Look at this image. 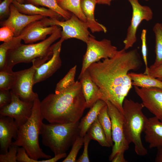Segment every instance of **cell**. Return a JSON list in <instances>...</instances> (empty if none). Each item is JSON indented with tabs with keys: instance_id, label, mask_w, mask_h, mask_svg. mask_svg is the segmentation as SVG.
Here are the masks:
<instances>
[{
	"instance_id": "1",
	"label": "cell",
	"mask_w": 162,
	"mask_h": 162,
	"mask_svg": "<svg viewBox=\"0 0 162 162\" xmlns=\"http://www.w3.org/2000/svg\"><path fill=\"white\" fill-rule=\"evenodd\" d=\"M126 50H118L113 57L93 63L87 69L102 94V100L110 101L123 115V102L133 86L128 74L142 65L136 49Z\"/></svg>"
},
{
	"instance_id": "2",
	"label": "cell",
	"mask_w": 162,
	"mask_h": 162,
	"mask_svg": "<svg viewBox=\"0 0 162 162\" xmlns=\"http://www.w3.org/2000/svg\"><path fill=\"white\" fill-rule=\"evenodd\" d=\"M86 108V100L78 81L58 93L48 95L40 103L42 116L50 123L76 122Z\"/></svg>"
},
{
	"instance_id": "3",
	"label": "cell",
	"mask_w": 162,
	"mask_h": 162,
	"mask_svg": "<svg viewBox=\"0 0 162 162\" xmlns=\"http://www.w3.org/2000/svg\"><path fill=\"white\" fill-rule=\"evenodd\" d=\"M61 28L58 26L47 38L36 43L23 44L21 43L7 53L5 68L12 69L20 63L32 62L38 67L49 60L53 54L52 45L61 37Z\"/></svg>"
},
{
	"instance_id": "4",
	"label": "cell",
	"mask_w": 162,
	"mask_h": 162,
	"mask_svg": "<svg viewBox=\"0 0 162 162\" xmlns=\"http://www.w3.org/2000/svg\"><path fill=\"white\" fill-rule=\"evenodd\" d=\"M38 97L34 101L32 113L28 121L19 126L15 141L12 143L23 147L29 157L38 160L40 158L49 159L50 155L45 153L40 147L39 135L44 118L40 110Z\"/></svg>"
},
{
	"instance_id": "5",
	"label": "cell",
	"mask_w": 162,
	"mask_h": 162,
	"mask_svg": "<svg viewBox=\"0 0 162 162\" xmlns=\"http://www.w3.org/2000/svg\"><path fill=\"white\" fill-rule=\"evenodd\" d=\"M123 107L126 139L129 144H134L135 151L137 155L145 156L147 154V150L143 145L141 135L145 129L148 118L143 112L144 107L142 103L125 98Z\"/></svg>"
},
{
	"instance_id": "6",
	"label": "cell",
	"mask_w": 162,
	"mask_h": 162,
	"mask_svg": "<svg viewBox=\"0 0 162 162\" xmlns=\"http://www.w3.org/2000/svg\"><path fill=\"white\" fill-rule=\"evenodd\" d=\"M79 124L43 123L40 131L43 144L55 155L66 153L80 135Z\"/></svg>"
},
{
	"instance_id": "7",
	"label": "cell",
	"mask_w": 162,
	"mask_h": 162,
	"mask_svg": "<svg viewBox=\"0 0 162 162\" xmlns=\"http://www.w3.org/2000/svg\"><path fill=\"white\" fill-rule=\"evenodd\" d=\"M86 44V50L83 56L79 75L82 74L93 63L102 58H111L118 51L117 48L112 45L110 40L104 38L101 40H98L92 35Z\"/></svg>"
},
{
	"instance_id": "8",
	"label": "cell",
	"mask_w": 162,
	"mask_h": 162,
	"mask_svg": "<svg viewBox=\"0 0 162 162\" xmlns=\"http://www.w3.org/2000/svg\"><path fill=\"white\" fill-rule=\"evenodd\" d=\"M105 101L106 104L112 124V136L113 144L109 158V160L111 161L117 154H124L129 148L130 144L125 136L123 115L110 101Z\"/></svg>"
},
{
	"instance_id": "9",
	"label": "cell",
	"mask_w": 162,
	"mask_h": 162,
	"mask_svg": "<svg viewBox=\"0 0 162 162\" xmlns=\"http://www.w3.org/2000/svg\"><path fill=\"white\" fill-rule=\"evenodd\" d=\"M51 26L56 25L62 28L61 39L64 41L70 38H76L86 43L92 35L88 30L86 22L72 14L70 18L60 21L56 18H49Z\"/></svg>"
},
{
	"instance_id": "10",
	"label": "cell",
	"mask_w": 162,
	"mask_h": 162,
	"mask_svg": "<svg viewBox=\"0 0 162 162\" xmlns=\"http://www.w3.org/2000/svg\"><path fill=\"white\" fill-rule=\"evenodd\" d=\"M128 0L132 8V14L130 24L123 41V48L126 50L132 47L136 42L137 29L141 22L144 20L147 21L151 20L153 16L152 11L149 6L141 5L138 0Z\"/></svg>"
},
{
	"instance_id": "11",
	"label": "cell",
	"mask_w": 162,
	"mask_h": 162,
	"mask_svg": "<svg viewBox=\"0 0 162 162\" xmlns=\"http://www.w3.org/2000/svg\"><path fill=\"white\" fill-rule=\"evenodd\" d=\"M38 67L33 64L30 68L16 72L15 80L12 90L24 101L34 102L38 97L33 90L34 76L36 68Z\"/></svg>"
},
{
	"instance_id": "12",
	"label": "cell",
	"mask_w": 162,
	"mask_h": 162,
	"mask_svg": "<svg viewBox=\"0 0 162 162\" xmlns=\"http://www.w3.org/2000/svg\"><path fill=\"white\" fill-rule=\"evenodd\" d=\"M11 92V102L0 108V114L13 118L20 126L26 123L31 116L34 102L22 101L12 90Z\"/></svg>"
},
{
	"instance_id": "13",
	"label": "cell",
	"mask_w": 162,
	"mask_h": 162,
	"mask_svg": "<svg viewBox=\"0 0 162 162\" xmlns=\"http://www.w3.org/2000/svg\"><path fill=\"white\" fill-rule=\"evenodd\" d=\"M58 26H51L49 18L43 19L32 22L27 26L18 36L26 44H33L34 42L44 40L46 36L51 34Z\"/></svg>"
},
{
	"instance_id": "14",
	"label": "cell",
	"mask_w": 162,
	"mask_h": 162,
	"mask_svg": "<svg viewBox=\"0 0 162 162\" xmlns=\"http://www.w3.org/2000/svg\"><path fill=\"white\" fill-rule=\"evenodd\" d=\"M144 107L162 122V88H141L134 86Z\"/></svg>"
},
{
	"instance_id": "15",
	"label": "cell",
	"mask_w": 162,
	"mask_h": 162,
	"mask_svg": "<svg viewBox=\"0 0 162 162\" xmlns=\"http://www.w3.org/2000/svg\"><path fill=\"white\" fill-rule=\"evenodd\" d=\"M64 41L60 38L52 45L53 54L51 58L39 67L36 68L34 76V84L42 81L51 76L62 65L60 57L62 43Z\"/></svg>"
},
{
	"instance_id": "16",
	"label": "cell",
	"mask_w": 162,
	"mask_h": 162,
	"mask_svg": "<svg viewBox=\"0 0 162 162\" xmlns=\"http://www.w3.org/2000/svg\"><path fill=\"white\" fill-rule=\"evenodd\" d=\"M10 13L6 19L1 21L0 26H8L15 29L14 37L18 36L22 30L32 22L41 20L44 16L41 15H29L20 12L12 3L10 6Z\"/></svg>"
},
{
	"instance_id": "17",
	"label": "cell",
	"mask_w": 162,
	"mask_h": 162,
	"mask_svg": "<svg viewBox=\"0 0 162 162\" xmlns=\"http://www.w3.org/2000/svg\"><path fill=\"white\" fill-rule=\"evenodd\" d=\"M19 126L12 118L0 115V147L1 154L7 153L12 143V140L16 139Z\"/></svg>"
},
{
	"instance_id": "18",
	"label": "cell",
	"mask_w": 162,
	"mask_h": 162,
	"mask_svg": "<svg viewBox=\"0 0 162 162\" xmlns=\"http://www.w3.org/2000/svg\"><path fill=\"white\" fill-rule=\"evenodd\" d=\"M78 79L86 100V108H91L98 100H102V94L92 80L88 69L79 75Z\"/></svg>"
},
{
	"instance_id": "19",
	"label": "cell",
	"mask_w": 162,
	"mask_h": 162,
	"mask_svg": "<svg viewBox=\"0 0 162 162\" xmlns=\"http://www.w3.org/2000/svg\"><path fill=\"white\" fill-rule=\"evenodd\" d=\"M144 132L150 148L162 146V122L155 116L148 118Z\"/></svg>"
},
{
	"instance_id": "20",
	"label": "cell",
	"mask_w": 162,
	"mask_h": 162,
	"mask_svg": "<svg viewBox=\"0 0 162 162\" xmlns=\"http://www.w3.org/2000/svg\"><path fill=\"white\" fill-rule=\"evenodd\" d=\"M95 0H80V6L82 12L85 16L89 29L93 33L102 32L106 33V28L97 22L94 16L96 4Z\"/></svg>"
},
{
	"instance_id": "21",
	"label": "cell",
	"mask_w": 162,
	"mask_h": 162,
	"mask_svg": "<svg viewBox=\"0 0 162 162\" xmlns=\"http://www.w3.org/2000/svg\"><path fill=\"white\" fill-rule=\"evenodd\" d=\"M12 3L18 11L25 14L29 15H41L51 18L58 19L62 16L52 10L44 7H40L30 3L20 4L16 0H13Z\"/></svg>"
},
{
	"instance_id": "22",
	"label": "cell",
	"mask_w": 162,
	"mask_h": 162,
	"mask_svg": "<svg viewBox=\"0 0 162 162\" xmlns=\"http://www.w3.org/2000/svg\"><path fill=\"white\" fill-rule=\"evenodd\" d=\"M106 105V104L105 101L99 99L90 108L86 115L79 122L80 136L83 137L85 135L90 126L98 118L101 110Z\"/></svg>"
},
{
	"instance_id": "23",
	"label": "cell",
	"mask_w": 162,
	"mask_h": 162,
	"mask_svg": "<svg viewBox=\"0 0 162 162\" xmlns=\"http://www.w3.org/2000/svg\"><path fill=\"white\" fill-rule=\"evenodd\" d=\"M128 75L132 81V86L141 88H162V81L144 73L128 72Z\"/></svg>"
},
{
	"instance_id": "24",
	"label": "cell",
	"mask_w": 162,
	"mask_h": 162,
	"mask_svg": "<svg viewBox=\"0 0 162 162\" xmlns=\"http://www.w3.org/2000/svg\"><path fill=\"white\" fill-rule=\"evenodd\" d=\"M87 134L91 140L97 141L102 146L107 147H111L107 140L98 118L90 126Z\"/></svg>"
},
{
	"instance_id": "25",
	"label": "cell",
	"mask_w": 162,
	"mask_h": 162,
	"mask_svg": "<svg viewBox=\"0 0 162 162\" xmlns=\"http://www.w3.org/2000/svg\"><path fill=\"white\" fill-rule=\"evenodd\" d=\"M153 31L155 36L156 58L154 63L149 67L151 68L156 67L162 64V24L156 23L153 27Z\"/></svg>"
},
{
	"instance_id": "26",
	"label": "cell",
	"mask_w": 162,
	"mask_h": 162,
	"mask_svg": "<svg viewBox=\"0 0 162 162\" xmlns=\"http://www.w3.org/2000/svg\"><path fill=\"white\" fill-rule=\"evenodd\" d=\"M28 3L35 5H40L50 9L59 14L66 20L69 19L72 14L62 9L59 6L57 0H25Z\"/></svg>"
},
{
	"instance_id": "27",
	"label": "cell",
	"mask_w": 162,
	"mask_h": 162,
	"mask_svg": "<svg viewBox=\"0 0 162 162\" xmlns=\"http://www.w3.org/2000/svg\"><path fill=\"white\" fill-rule=\"evenodd\" d=\"M99 122L105 134L106 139L111 146L113 142L112 136V124L107 111V105L101 110L98 116Z\"/></svg>"
},
{
	"instance_id": "28",
	"label": "cell",
	"mask_w": 162,
	"mask_h": 162,
	"mask_svg": "<svg viewBox=\"0 0 162 162\" xmlns=\"http://www.w3.org/2000/svg\"><path fill=\"white\" fill-rule=\"evenodd\" d=\"M80 0H57L59 6L63 10L71 12L82 21L86 22L80 6Z\"/></svg>"
},
{
	"instance_id": "29",
	"label": "cell",
	"mask_w": 162,
	"mask_h": 162,
	"mask_svg": "<svg viewBox=\"0 0 162 162\" xmlns=\"http://www.w3.org/2000/svg\"><path fill=\"white\" fill-rule=\"evenodd\" d=\"M16 72L6 68L0 70V90H11L14 84Z\"/></svg>"
},
{
	"instance_id": "30",
	"label": "cell",
	"mask_w": 162,
	"mask_h": 162,
	"mask_svg": "<svg viewBox=\"0 0 162 162\" xmlns=\"http://www.w3.org/2000/svg\"><path fill=\"white\" fill-rule=\"evenodd\" d=\"M22 40L19 37H14L10 41L4 42L0 45V70H3L5 67L8 51L15 48L20 44Z\"/></svg>"
},
{
	"instance_id": "31",
	"label": "cell",
	"mask_w": 162,
	"mask_h": 162,
	"mask_svg": "<svg viewBox=\"0 0 162 162\" xmlns=\"http://www.w3.org/2000/svg\"><path fill=\"white\" fill-rule=\"evenodd\" d=\"M76 65L72 67L65 76L57 84L55 93H58L74 84L76 74Z\"/></svg>"
},
{
	"instance_id": "32",
	"label": "cell",
	"mask_w": 162,
	"mask_h": 162,
	"mask_svg": "<svg viewBox=\"0 0 162 162\" xmlns=\"http://www.w3.org/2000/svg\"><path fill=\"white\" fill-rule=\"evenodd\" d=\"M83 137L79 135L72 146L71 149L62 162H75L78 153L83 144Z\"/></svg>"
},
{
	"instance_id": "33",
	"label": "cell",
	"mask_w": 162,
	"mask_h": 162,
	"mask_svg": "<svg viewBox=\"0 0 162 162\" xmlns=\"http://www.w3.org/2000/svg\"><path fill=\"white\" fill-rule=\"evenodd\" d=\"M19 147L12 143L8 152L0 154V162H16L17 154Z\"/></svg>"
},
{
	"instance_id": "34",
	"label": "cell",
	"mask_w": 162,
	"mask_h": 162,
	"mask_svg": "<svg viewBox=\"0 0 162 162\" xmlns=\"http://www.w3.org/2000/svg\"><path fill=\"white\" fill-rule=\"evenodd\" d=\"M15 35V29L12 27L4 26L0 28V41L4 42L11 40Z\"/></svg>"
},
{
	"instance_id": "35",
	"label": "cell",
	"mask_w": 162,
	"mask_h": 162,
	"mask_svg": "<svg viewBox=\"0 0 162 162\" xmlns=\"http://www.w3.org/2000/svg\"><path fill=\"white\" fill-rule=\"evenodd\" d=\"M146 33L147 30L143 29L142 32L141 39L142 42L141 52L143 61L145 65V70L144 73L145 74H148L149 68L148 65L147 59V47L146 44Z\"/></svg>"
},
{
	"instance_id": "36",
	"label": "cell",
	"mask_w": 162,
	"mask_h": 162,
	"mask_svg": "<svg viewBox=\"0 0 162 162\" xmlns=\"http://www.w3.org/2000/svg\"><path fill=\"white\" fill-rule=\"evenodd\" d=\"M17 162H47V159L37 160L31 158L23 147H19L17 154Z\"/></svg>"
},
{
	"instance_id": "37",
	"label": "cell",
	"mask_w": 162,
	"mask_h": 162,
	"mask_svg": "<svg viewBox=\"0 0 162 162\" xmlns=\"http://www.w3.org/2000/svg\"><path fill=\"white\" fill-rule=\"evenodd\" d=\"M13 0H3L0 2V19L1 21L8 18L10 13V6Z\"/></svg>"
},
{
	"instance_id": "38",
	"label": "cell",
	"mask_w": 162,
	"mask_h": 162,
	"mask_svg": "<svg viewBox=\"0 0 162 162\" xmlns=\"http://www.w3.org/2000/svg\"><path fill=\"white\" fill-rule=\"evenodd\" d=\"M84 149L82 154L76 160V162H89L90 161L88 155V148L89 142L91 140L86 133L83 136Z\"/></svg>"
},
{
	"instance_id": "39",
	"label": "cell",
	"mask_w": 162,
	"mask_h": 162,
	"mask_svg": "<svg viewBox=\"0 0 162 162\" xmlns=\"http://www.w3.org/2000/svg\"><path fill=\"white\" fill-rule=\"evenodd\" d=\"M11 99V90H0V108L10 104Z\"/></svg>"
},
{
	"instance_id": "40",
	"label": "cell",
	"mask_w": 162,
	"mask_h": 162,
	"mask_svg": "<svg viewBox=\"0 0 162 162\" xmlns=\"http://www.w3.org/2000/svg\"><path fill=\"white\" fill-rule=\"evenodd\" d=\"M148 75L162 81V64L154 68H149Z\"/></svg>"
},
{
	"instance_id": "41",
	"label": "cell",
	"mask_w": 162,
	"mask_h": 162,
	"mask_svg": "<svg viewBox=\"0 0 162 162\" xmlns=\"http://www.w3.org/2000/svg\"><path fill=\"white\" fill-rule=\"evenodd\" d=\"M124 154H119L116 155L111 160L112 162H127L124 156Z\"/></svg>"
},
{
	"instance_id": "42",
	"label": "cell",
	"mask_w": 162,
	"mask_h": 162,
	"mask_svg": "<svg viewBox=\"0 0 162 162\" xmlns=\"http://www.w3.org/2000/svg\"><path fill=\"white\" fill-rule=\"evenodd\" d=\"M158 151L155 159L156 162H162V146L157 148Z\"/></svg>"
},
{
	"instance_id": "43",
	"label": "cell",
	"mask_w": 162,
	"mask_h": 162,
	"mask_svg": "<svg viewBox=\"0 0 162 162\" xmlns=\"http://www.w3.org/2000/svg\"><path fill=\"white\" fill-rule=\"evenodd\" d=\"M115 0H95L97 4L110 6L111 2Z\"/></svg>"
},
{
	"instance_id": "44",
	"label": "cell",
	"mask_w": 162,
	"mask_h": 162,
	"mask_svg": "<svg viewBox=\"0 0 162 162\" xmlns=\"http://www.w3.org/2000/svg\"><path fill=\"white\" fill-rule=\"evenodd\" d=\"M18 2L20 3V4H24L25 3V0H16Z\"/></svg>"
},
{
	"instance_id": "45",
	"label": "cell",
	"mask_w": 162,
	"mask_h": 162,
	"mask_svg": "<svg viewBox=\"0 0 162 162\" xmlns=\"http://www.w3.org/2000/svg\"><path fill=\"white\" fill-rule=\"evenodd\" d=\"M144 0V1H148L149 0Z\"/></svg>"
},
{
	"instance_id": "46",
	"label": "cell",
	"mask_w": 162,
	"mask_h": 162,
	"mask_svg": "<svg viewBox=\"0 0 162 162\" xmlns=\"http://www.w3.org/2000/svg\"><path fill=\"white\" fill-rule=\"evenodd\" d=\"M3 0H0V2H1V1H2Z\"/></svg>"
}]
</instances>
